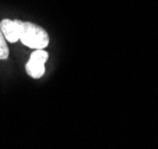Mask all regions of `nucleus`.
<instances>
[{
  "mask_svg": "<svg viewBox=\"0 0 158 149\" xmlns=\"http://www.w3.org/2000/svg\"><path fill=\"white\" fill-rule=\"evenodd\" d=\"M26 73L35 79H40L45 73V63L30 59L26 63Z\"/></svg>",
  "mask_w": 158,
  "mask_h": 149,
  "instance_id": "nucleus-3",
  "label": "nucleus"
},
{
  "mask_svg": "<svg viewBox=\"0 0 158 149\" xmlns=\"http://www.w3.org/2000/svg\"><path fill=\"white\" fill-rule=\"evenodd\" d=\"M48 57V53L44 50V49H35V51H32L30 59H33V60H37V61H40V62H47Z\"/></svg>",
  "mask_w": 158,
  "mask_h": 149,
  "instance_id": "nucleus-5",
  "label": "nucleus"
},
{
  "mask_svg": "<svg viewBox=\"0 0 158 149\" xmlns=\"http://www.w3.org/2000/svg\"><path fill=\"white\" fill-rule=\"evenodd\" d=\"M24 46L32 49H45L49 44L48 32L38 25L20 20V38Z\"/></svg>",
  "mask_w": 158,
  "mask_h": 149,
  "instance_id": "nucleus-1",
  "label": "nucleus"
},
{
  "mask_svg": "<svg viewBox=\"0 0 158 149\" xmlns=\"http://www.w3.org/2000/svg\"><path fill=\"white\" fill-rule=\"evenodd\" d=\"M8 54H10V51H8L7 42L0 29V60H6L8 57Z\"/></svg>",
  "mask_w": 158,
  "mask_h": 149,
  "instance_id": "nucleus-4",
  "label": "nucleus"
},
{
  "mask_svg": "<svg viewBox=\"0 0 158 149\" xmlns=\"http://www.w3.org/2000/svg\"><path fill=\"white\" fill-rule=\"evenodd\" d=\"M0 29L5 38L10 43H16L20 38V20L2 19L0 23Z\"/></svg>",
  "mask_w": 158,
  "mask_h": 149,
  "instance_id": "nucleus-2",
  "label": "nucleus"
}]
</instances>
